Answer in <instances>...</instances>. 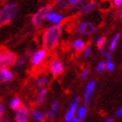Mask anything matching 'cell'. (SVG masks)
I'll return each mask as SVG.
<instances>
[{
  "mask_svg": "<svg viewBox=\"0 0 122 122\" xmlns=\"http://www.w3.org/2000/svg\"><path fill=\"white\" fill-rule=\"evenodd\" d=\"M61 36V26L52 25L45 30L43 34V46L45 50L51 51L58 44V41Z\"/></svg>",
  "mask_w": 122,
  "mask_h": 122,
  "instance_id": "6da1fadb",
  "label": "cell"
},
{
  "mask_svg": "<svg viewBox=\"0 0 122 122\" xmlns=\"http://www.w3.org/2000/svg\"><path fill=\"white\" fill-rule=\"evenodd\" d=\"M17 13V5L14 3L5 4L0 9V26L9 23Z\"/></svg>",
  "mask_w": 122,
  "mask_h": 122,
  "instance_id": "7a4b0ae2",
  "label": "cell"
},
{
  "mask_svg": "<svg viewBox=\"0 0 122 122\" xmlns=\"http://www.w3.org/2000/svg\"><path fill=\"white\" fill-rule=\"evenodd\" d=\"M53 10V7L51 5H45L43 7H41L36 13L32 16V25L36 28H39L44 24V22L47 20V14L50 11Z\"/></svg>",
  "mask_w": 122,
  "mask_h": 122,
  "instance_id": "3957f363",
  "label": "cell"
},
{
  "mask_svg": "<svg viewBox=\"0 0 122 122\" xmlns=\"http://www.w3.org/2000/svg\"><path fill=\"white\" fill-rule=\"evenodd\" d=\"M97 31V26L96 24L91 22V21H81L78 23L76 26V32L80 36L84 37H88V36L93 35Z\"/></svg>",
  "mask_w": 122,
  "mask_h": 122,
  "instance_id": "277c9868",
  "label": "cell"
},
{
  "mask_svg": "<svg viewBox=\"0 0 122 122\" xmlns=\"http://www.w3.org/2000/svg\"><path fill=\"white\" fill-rule=\"evenodd\" d=\"M16 59V55L14 53L6 50L0 51V70L14 65Z\"/></svg>",
  "mask_w": 122,
  "mask_h": 122,
  "instance_id": "5b68a950",
  "label": "cell"
},
{
  "mask_svg": "<svg viewBox=\"0 0 122 122\" xmlns=\"http://www.w3.org/2000/svg\"><path fill=\"white\" fill-rule=\"evenodd\" d=\"M78 104H79V97H74L71 102V104L69 106V109L67 110L66 114H65V122H71V120L75 117V114L77 113L78 110Z\"/></svg>",
  "mask_w": 122,
  "mask_h": 122,
  "instance_id": "8992f818",
  "label": "cell"
},
{
  "mask_svg": "<svg viewBox=\"0 0 122 122\" xmlns=\"http://www.w3.org/2000/svg\"><path fill=\"white\" fill-rule=\"evenodd\" d=\"M49 71L54 76H60L64 71V66H63L62 62L59 61L58 59H53L49 65Z\"/></svg>",
  "mask_w": 122,
  "mask_h": 122,
  "instance_id": "52a82bcc",
  "label": "cell"
},
{
  "mask_svg": "<svg viewBox=\"0 0 122 122\" xmlns=\"http://www.w3.org/2000/svg\"><path fill=\"white\" fill-rule=\"evenodd\" d=\"M95 86H96V81L94 80L90 81L86 84V87H85V90H84V96H83V100H84L85 105H88L90 103V100H91V97H92L93 91L95 89Z\"/></svg>",
  "mask_w": 122,
  "mask_h": 122,
  "instance_id": "ba28073f",
  "label": "cell"
},
{
  "mask_svg": "<svg viewBox=\"0 0 122 122\" xmlns=\"http://www.w3.org/2000/svg\"><path fill=\"white\" fill-rule=\"evenodd\" d=\"M47 55V50L45 49H40V50L36 51L33 56L31 57V64L33 66H37L40 64H42V62L44 61V59L46 58Z\"/></svg>",
  "mask_w": 122,
  "mask_h": 122,
  "instance_id": "9c48e42d",
  "label": "cell"
},
{
  "mask_svg": "<svg viewBox=\"0 0 122 122\" xmlns=\"http://www.w3.org/2000/svg\"><path fill=\"white\" fill-rule=\"evenodd\" d=\"M97 7H98V4H97L95 0H90V1L86 2L81 7L80 13L81 15H88L90 13H92V12H94L97 9Z\"/></svg>",
  "mask_w": 122,
  "mask_h": 122,
  "instance_id": "30bf717a",
  "label": "cell"
},
{
  "mask_svg": "<svg viewBox=\"0 0 122 122\" xmlns=\"http://www.w3.org/2000/svg\"><path fill=\"white\" fill-rule=\"evenodd\" d=\"M63 19H64L63 15L60 14V13H57V12L50 11L49 13L47 14V20L50 23L54 24V25H58V24H60L63 21Z\"/></svg>",
  "mask_w": 122,
  "mask_h": 122,
  "instance_id": "8fae6325",
  "label": "cell"
},
{
  "mask_svg": "<svg viewBox=\"0 0 122 122\" xmlns=\"http://www.w3.org/2000/svg\"><path fill=\"white\" fill-rule=\"evenodd\" d=\"M72 49L74 50L75 52L77 53H80V52H83V50L86 48V42H85L83 39L81 38H76L72 41Z\"/></svg>",
  "mask_w": 122,
  "mask_h": 122,
  "instance_id": "7c38bea8",
  "label": "cell"
},
{
  "mask_svg": "<svg viewBox=\"0 0 122 122\" xmlns=\"http://www.w3.org/2000/svg\"><path fill=\"white\" fill-rule=\"evenodd\" d=\"M13 78V72L8 68H3L0 70V81L3 82H8Z\"/></svg>",
  "mask_w": 122,
  "mask_h": 122,
  "instance_id": "4fadbf2b",
  "label": "cell"
},
{
  "mask_svg": "<svg viewBox=\"0 0 122 122\" xmlns=\"http://www.w3.org/2000/svg\"><path fill=\"white\" fill-rule=\"evenodd\" d=\"M29 116V110L26 106L21 105L18 109H16V119L17 120H26Z\"/></svg>",
  "mask_w": 122,
  "mask_h": 122,
  "instance_id": "5bb4252c",
  "label": "cell"
},
{
  "mask_svg": "<svg viewBox=\"0 0 122 122\" xmlns=\"http://www.w3.org/2000/svg\"><path fill=\"white\" fill-rule=\"evenodd\" d=\"M58 107H59V102L57 100H54L52 102V104H51V108H50V110L48 111V118H50V119H54L56 117V115H57V110H58Z\"/></svg>",
  "mask_w": 122,
  "mask_h": 122,
  "instance_id": "9a60e30c",
  "label": "cell"
},
{
  "mask_svg": "<svg viewBox=\"0 0 122 122\" xmlns=\"http://www.w3.org/2000/svg\"><path fill=\"white\" fill-rule=\"evenodd\" d=\"M120 37H121L120 33H116V34L113 36V38L111 39L110 43H109V47H108V50L110 51V52H113L115 49H116V47L118 45V42L120 40Z\"/></svg>",
  "mask_w": 122,
  "mask_h": 122,
  "instance_id": "2e32d148",
  "label": "cell"
},
{
  "mask_svg": "<svg viewBox=\"0 0 122 122\" xmlns=\"http://www.w3.org/2000/svg\"><path fill=\"white\" fill-rule=\"evenodd\" d=\"M26 64V56H20V57H18L15 61V63H14V68L17 69V70H21L24 68V66H25Z\"/></svg>",
  "mask_w": 122,
  "mask_h": 122,
  "instance_id": "e0dca14e",
  "label": "cell"
},
{
  "mask_svg": "<svg viewBox=\"0 0 122 122\" xmlns=\"http://www.w3.org/2000/svg\"><path fill=\"white\" fill-rule=\"evenodd\" d=\"M46 94H47V90L45 88H40L39 92L36 96V103L39 105V104H42L44 102L45 98H46Z\"/></svg>",
  "mask_w": 122,
  "mask_h": 122,
  "instance_id": "ac0fdd59",
  "label": "cell"
},
{
  "mask_svg": "<svg viewBox=\"0 0 122 122\" xmlns=\"http://www.w3.org/2000/svg\"><path fill=\"white\" fill-rule=\"evenodd\" d=\"M95 44L97 46V48L99 50H102V49L105 48V44H106V38L103 37V36H98L95 39Z\"/></svg>",
  "mask_w": 122,
  "mask_h": 122,
  "instance_id": "d6986e66",
  "label": "cell"
},
{
  "mask_svg": "<svg viewBox=\"0 0 122 122\" xmlns=\"http://www.w3.org/2000/svg\"><path fill=\"white\" fill-rule=\"evenodd\" d=\"M48 77H47V76H40L38 78H37V81H36V84H37V86L39 87V88H43L45 85L47 84V82H48Z\"/></svg>",
  "mask_w": 122,
  "mask_h": 122,
  "instance_id": "ffe728a7",
  "label": "cell"
},
{
  "mask_svg": "<svg viewBox=\"0 0 122 122\" xmlns=\"http://www.w3.org/2000/svg\"><path fill=\"white\" fill-rule=\"evenodd\" d=\"M111 6H113L112 1H110V0H103L99 4V8L103 11H107V10H110Z\"/></svg>",
  "mask_w": 122,
  "mask_h": 122,
  "instance_id": "44dd1931",
  "label": "cell"
},
{
  "mask_svg": "<svg viewBox=\"0 0 122 122\" xmlns=\"http://www.w3.org/2000/svg\"><path fill=\"white\" fill-rule=\"evenodd\" d=\"M9 106L14 109V110H16V109H18L20 106H21V100L18 98V97H14V98H12L9 102Z\"/></svg>",
  "mask_w": 122,
  "mask_h": 122,
  "instance_id": "7402d4cb",
  "label": "cell"
},
{
  "mask_svg": "<svg viewBox=\"0 0 122 122\" xmlns=\"http://www.w3.org/2000/svg\"><path fill=\"white\" fill-rule=\"evenodd\" d=\"M32 117L35 121H43V119L45 118V114L40 110H34L32 112Z\"/></svg>",
  "mask_w": 122,
  "mask_h": 122,
  "instance_id": "603a6c76",
  "label": "cell"
},
{
  "mask_svg": "<svg viewBox=\"0 0 122 122\" xmlns=\"http://www.w3.org/2000/svg\"><path fill=\"white\" fill-rule=\"evenodd\" d=\"M56 7L61 9V10H64L67 7H70L69 6V0H56Z\"/></svg>",
  "mask_w": 122,
  "mask_h": 122,
  "instance_id": "cb8c5ba5",
  "label": "cell"
},
{
  "mask_svg": "<svg viewBox=\"0 0 122 122\" xmlns=\"http://www.w3.org/2000/svg\"><path fill=\"white\" fill-rule=\"evenodd\" d=\"M86 114H87V109L85 106H80V107H78V110H77V117L79 119H81L83 120L85 118V116H86Z\"/></svg>",
  "mask_w": 122,
  "mask_h": 122,
  "instance_id": "d4e9b609",
  "label": "cell"
},
{
  "mask_svg": "<svg viewBox=\"0 0 122 122\" xmlns=\"http://www.w3.org/2000/svg\"><path fill=\"white\" fill-rule=\"evenodd\" d=\"M106 70V64L105 62H103V61H100V62L97 64L96 66V71L98 72V74H102L103 71Z\"/></svg>",
  "mask_w": 122,
  "mask_h": 122,
  "instance_id": "484cf974",
  "label": "cell"
},
{
  "mask_svg": "<svg viewBox=\"0 0 122 122\" xmlns=\"http://www.w3.org/2000/svg\"><path fill=\"white\" fill-rule=\"evenodd\" d=\"M105 64H106V71H113L114 69H115V65L113 63V61L110 60V61H105Z\"/></svg>",
  "mask_w": 122,
  "mask_h": 122,
  "instance_id": "4316f807",
  "label": "cell"
},
{
  "mask_svg": "<svg viewBox=\"0 0 122 122\" xmlns=\"http://www.w3.org/2000/svg\"><path fill=\"white\" fill-rule=\"evenodd\" d=\"M82 55H83L84 58H89L91 55H92V49H91V47L87 46L86 48H85L83 50V52H82Z\"/></svg>",
  "mask_w": 122,
  "mask_h": 122,
  "instance_id": "83f0119b",
  "label": "cell"
},
{
  "mask_svg": "<svg viewBox=\"0 0 122 122\" xmlns=\"http://www.w3.org/2000/svg\"><path fill=\"white\" fill-rule=\"evenodd\" d=\"M89 72H90L89 68H84V70H83L82 72H81V76H80L81 81H86V80H87V77H88V76H89Z\"/></svg>",
  "mask_w": 122,
  "mask_h": 122,
  "instance_id": "f1b7e54d",
  "label": "cell"
},
{
  "mask_svg": "<svg viewBox=\"0 0 122 122\" xmlns=\"http://www.w3.org/2000/svg\"><path fill=\"white\" fill-rule=\"evenodd\" d=\"M115 8H122V0H111Z\"/></svg>",
  "mask_w": 122,
  "mask_h": 122,
  "instance_id": "f546056e",
  "label": "cell"
},
{
  "mask_svg": "<svg viewBox=\"0 0 122 122\" xmlns=\"http://www.w3.org/2000/svg\"><path fill=\"white\" fill-rule=\"evenodd\" d=\"M3 113H4V105L0 102V116H2Z\"/></svg>",
  "mask_w": 122,
  "mask_h": 122,
  "instance_id": "4dcf8cb0",
  "label": "cell"
},
{
  "mask_svg": "<svg viewBox=\"0 0 122 122\" xmlns=\"http://www.w3.org/2000/svg\"><path fill=\"white\" fill-rule=\"evenodd\" d=\"M115 114H116V116H122V107H120Z\"/></svg>",
  "mask_w": 122,
  "mask_h": 122,
  "instance_id": "1f68e13d",
  "label": "cell"
},
{
  "mask_svg": "<svg viewBox=\"0 0 122 122\" xmlns=\"http://www.w3.org/2000/svg\"><path fill=\"white\" fill-rule=\"evenodd\" d=\"M71 122H81V119H79L78 117H74L71 120Z\"/></svg>",
  "mask_w": 122,
  "mask_h": 122,
  "instance_id": "d6a6232c",
  "label": "cell"
},
{
  "mask_svg": "<svg viewBox=\"0 0 122 122\" xmlns=\"http://www.w3.org/2000/svg\"><path fill=\"white\" fill-rule=\"evenodd\" d=\"M119 17H120V19L122 20V8L120 9V12H119Z\"/></svg>",
  "mask_w": 122,
  "mask_h": 122,
  "instance_id": "836d02e7",
  "label": "cell"
},
{
  "mask_svg": "<svg viewBox=\"0 0 122 122\" xmlns=\"http://www.w3.org/2000/svg\"><path fill=\"white\" fill-rule=\"evenodd\" d=\"M105 122H113V119H111V118H108Z\"/></svg>",
  "mask_w": 122,
  "mask_h": 122,
  "instance_id": "e575fe53",
  "label": "cell"
},
{
  "mask_svg": "<svg viewBox=\"0 0 122 122\" xmlns=\"http://www.w3.org/2000/svg\"><path fill=\"white\" fill-rule=\"evenodd\" d=\"M79 2H81V3H86V0H78Z\"/></svg>",
  "mask_w": 122,
  "mask_h": 122,
  "instance_id": "d590c367",
  "label": "cell"
},
{
  "mask_svg": "<svg viewBox=\"0 0 122 122\" xmlns=\"http://www.w3.org/2000/svg\"><path fill=\"white\" fill-rule=\"evenodd\" d=\"M16 122H27L26 120H17Z\"/></svg>",
  "mask_w": 122,
  "mask_h": 122,
  "instance_id": "8d00e7d4",
  "label": "cell"
},
{
  "mask_svg": "<svg viewBox=\"0 0 122 122\" xmlns=\"http://www.w3.org/2000/svg\"><path fill=\"white\" fill-rule=\"evenodd\" d=\"M2 122H9V121H2Z\"/></svg>",
  "mask_w": 122,
  "mask_h": 122,
  "instance_id": "74e56055",
  "label": "cell"
},
{
  "mask_svg": "<svg viewBox=\"0 0 122 122\" xmlns=\"http://www.w3.org/2000/svg\"><path fill=\"white\" fill-rule=\"evenodd\" d=\"M36 122H42V121H36Z\"/></svg>",
  "mask_w": 122,
  "mask_h": 122,
  "instance_id": "f35d334b",
  "label": "cell"
},
{
  "mask_svg": "<svg viewBox=\"0 0 122 122\" xmlns=\"http://www.w3.org/2000/svg\"><path fill=\"white\" fill-rule=\"evenodd\" d=\"M0 122H2V121H0Z\"/></svg>",
  "mask_w": 122,
  "mask_h": 122,
  "instance_id": "ab89813d",
  "label": "cell"
},
{
  "mask_svg": "<svg viewBox=\"0 0 122 122\" xmlns=\"http://www.w3.org/2000/svg\"><path fill=\"white\" fill-rule=\"evenodd\" d=\"M0 1H1V0H0Z\"/></svg>",
  "mask_w": 122,
  "mask_h": 122,
  "instance_id": "60d3db41",
  "label": "cell"
}]
</instances>
